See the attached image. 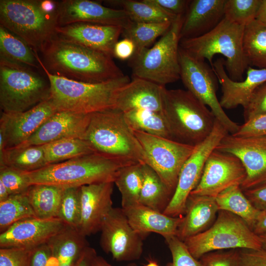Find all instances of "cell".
I'll return each mask as SVG.
<instances>
[{"instance_id":"cell-26","label":"cell","mask_w":266,"mask_h":266,"mask_svg":"<svg viewBox=\"0 0 266 266\" xmlns=\"http://www.w3.org/2000/svg\"><path fill=\"white\" fill-rule=\"evenodd\" d=\"M122 208L131 226L143 237L151 233L165 239L176 236L183 217L169 216L140 203Z\"/></svg>"},{"instance_id":"cell-14","label":"cell","mask_w":266,"mask_h":266,"mask_svg":"<svg viewBox=\"0 0 266 266\" xmlns=\"http://www.w3.org/2000/svg\"><path fill=\"white\" fill-rule=\"evenodd\" d=\"M100 231L101 248L115 261L132 262L140 258L144 237L132 228L122 208L113 207Z\"/></svg>"},{"instance_id":"cell-25","label":"cell","mask_w":266,"mask_h":266,"mask_svg":"<svg viewBox=\"0 0 266 266\" xmlns=\"http://www.w3.org/2000/svg\"><path fill=\"white\" fill-rule=\"evenodd\" d=\"M226 1L191 0L184 16L181 39L201 36L215 28L224 18Z\"/></svg>"},{"instance_id":"cell-39","label":"cell","mask_w":266,"mask_h":266,"mask_svg":"<svg viewBox=\"0 0 266 266\" xmlns=\"http://www.w3.org/2000/svg\"><path fill=\"white\" fill-rule=\"evenodd\" d=\"M172 23H143L131 21L123 29L125 38L130 39L135 45V53L147 48L157 37L163 35Z\"/></svg>"},{"instance_id":"cell-45","label":"cell","mask_w":266,"mask_h":266,"mask_svg":"<svg viewBox=\"0 0 266 266\" xmlns=\"http://www.w3.org/2000/svg\"><path fill=\"white\" fill-rule=\"evenodd\" d=\"M34 249L0 248V266H31Z\"/></svg>"},{"instance_id":"cell-33","label":"cell","mask_w":266,"mask_h":266,"mask_svg":"<svg viewBox=\"0 0 266 266\" xmlns=\"http://www.w3.org/2000/svg\"><path fill=\"white\" fill-rule=\"evenodd\" d=\"M219 210L232 213L241 218L253 230L260 211L244 195L240 185L231 186L216 198Z\"/></svg>"},{"instance_id":"cell-47","label":"cell","mask_w":266,"mask_h":266,"mask_svg":"<svg viewBox=\"0 0 266 266\" xmlns=\"http://www.w3.org/2000/svg\"><path fill=\"white\" fill-rule=\"evenodd\" d=\"M243 108L245 122L266 113V82L255 90Z\"/></svg>"},{"instance_id":"cell-17","label":"cell","mask_w":266,"mask_h":266,"mask_svg":"<svg viewBox=\"0 0 266 266\" xmlns=\"http://www.w3.org/2000/svg\"><path fill=\"white\" fill-rule=\"evenodd\" d=\"M58 112L51 99L27 111L1 112L0 118V153L27 141L51 116Z\"/></svg>"},{"instance_id":"cell-48","label":"cell","mask_w":266,"mask_h":266,"mask_svg":"<svg viewBox=\"0 0 266 266\" xmlns=\"http://www.w3.org/2000/svg\"><path fill=\"white\" fill-rule=\"evenodd\" d=\"M233 135L238 137L266 135V113L245 121Z\"/></svg>"},{"instance_id":"cell-53","label":"cell","mask_w":266,"mask_h":266,"mask_svg":"<svg viewBox=\"0 0 266 266\" xmlns=\"http://www.w3.org/2000/svg\"><path fill=\"white\" fill-rule=\"evenodd\" d=\"M50 254L51 251L47 243L35 248L32 255L31 266H47Z\"/></svg>"},{"instance_id":"cell-31","label":"cell","mask_w":266,"mask_h":266,"mask_svg":"<svg viewBox=\"0 0 266 266\" xmlns=\"http://www.w3.org/2000/svg\"><path fill=\"white\" fill-rule=\"evenodd\" d=\"M142 170L143 182L139 203L163 213L168 205L173 193L149 166L143 164Z\"/></svg>"},{"instance_id":"cell-13","label":"cell","mask_w":266,"mask_h":266,"mask_svg":"<svg viewBox=\"0 0 266 266\" xmlns=\"http://www.w3.org/2000/svg\"><path fill=\"white\" fill-rule=\"evenodd\" d=\"M228 134L227 130L216 119L211 133L195 146L193 152L182 166L175 190L164 214L173 217L183 216L188 197L200 179L207 158Z\"/></svg>"},{"instance_id":"cell-24","label":"cell","mask_w":266,"mask_h":266,"mask_svg":"<svg viewBox=\"0 0 266 266\" xmlns=\"http://www.w3.org/2000/svg\"><path fill=\"white\" fill-rule=\"evenodd\" d=\"M89 121V114L70 111L57 112L27 141L18 146L43 145L65 138H83Z\"/></svg>"},{"instance_id":"cell-34","label":"cell","mask_w":266,"mask_h":266,"mask_svg":"<svg viewBox=\"0 0 266 266\" xmlns=\"http://www.w3.org/2000/svg\"><path fill=\"white\" fill-rule=\"evenodd\" d=\"M123 113L126 122L133 131L174 140L164 113L147 110H133Z\"/></svg>"},{"instance_id":"cell-50","label":"cell","mask_w":266,"mask_h":266,"mask_svg":"<svg viewBox=\"0 0 266 266\" xmlns=\"http://www.w3.org/2000/svg\"><path fill=\"white\" fill-rule=\"evenodd\" d=\"M145 0L177 16H184L191 2V0Z\"/></svg>"},{"instance_id":"cell-4","label":"cell","mask_w":266,"mask_h":266,"mask_svg":"<svg viewBox=\"0 0 266 266\" xmlns=\"http://www.w3.org/2000/svg\"><path fill=\"white\" fill-rule=\"evenodd\" d=\"M42 69L49 81L50 99L58 112L89 114L114 108L116 92L131 80L125 75L104 82H83L54 75Z\"/></svg>"},{"instance_id":"cell-9","label":"cell","mask_w":266,"mask_h":266,"mask_svg":"<svg viewBox=\"0 0 266 266\" xmlns=\"http://www.w3.org/2000/svg\"><path fill=\"white\" fill-rule=\"evenodd\" d=\"M183 18L178 16L152 47L133 54L130 63L133 78L163 86L180 79L179 50Z\"/></svg>"},{"instance_id":"cell-52","label":"cell","mask_w":266,"mask_h":266,"mask_svg":"<svg viewBox=\"0 0 266 266\" xmlns=\"http://www.w3.org/2000/svg\"><path fill=\"white\" fill-rule=\"evenodd\" d=\"M135 52V45L130 39L124 38L118 41L113 50V56L125 60L132 58Z\"/></svg>"},{"instance_id":"cell-49","label":"cell","mask_w":266,"mask_h":266,"mask_svg":"<svg viewBox=\"0 0 266 266\" xmlns=\"http://www.w3.org/2000/svg\"><path fill=\"white\" fill-rule=\"evenodd\" d=\"M240 266H266V249H239Z\"/></svg>"},{"instance_id":"cell-12","label":"cell","mask_w":266,"mask_h":266,"mask_svg":"<svg viewBox=\"0 0 266 266\" xmlns=\"http://www.w3.org/2000/svg\"><path fill=\"white\" fill-rule=\"evenodd\" d=\"M133 132L143 149L145 164L158 174L173 194L181 169L195 146L140 132Z\"/></svg>"},{"instance_id":"cell-46","label":"cell","mask_w":266,"mask_h":266,"mask_svg":"<svg viewBox=\"0 0 266 266\" xmlns=\"http://www.w3.org/2000/svg\"><path fill=\"white\" fill-rule=\"evenodd\" d=\"M199 260L202 266H240L239 249L210 252Z\"/></svg>"},{"instance_id":"cell-6","label":"cell","mask_w":266,"mask_h":266,"mask_svg":"<svg viewBox=\"0 0 266 266\" xmlns=\"http://www.w3.org/2000/svg\"><path fill=\"white\" fill-rule=\"evenodd\" d=\"M83 139L97 152L129 161L145 164L144 152L124 113L111 108L89 114Z\"/></svg>"},{"instance_id":"cell-28","label":"cell","mask_w":266,"mask_h":266,"mask_svg":"<svg viewBox=\"0 0 266 266\" xmlns=\"http://www.w3.org/2000/svg\"><path fill=\"white\" fill-rule=\"evenodd\" d=\"M60 266H74L84 250L89 246L86 236L75 228L67 226L47 243Z\"/></svg>"},{"instance_id":"cell-16","label":"cell","mask_w":266,"mask_h":266,"mask_svg":"<svg viewBox=\"0 0 266 266\" xmlns=\"http://www.w3.org/2000/svg\"><path fill=\"white\" fill-rule=\"evenodd\" d=\"M246 176L245 168L235 156L215 149L205 164L200 179L192 195L216 198L234 185H241Z\"/></svg>"},{"instance_id":"cell-11","label":"cell","mask_w":266,"mask_h":266,"mask_svg":"<svg viewBox=\"0 0 266 266\" xmlns=\"http://www.w3.org/2000/svg\"><path fill=\"white\" fill-rule=\"evenodd\" d=\"M180 79L184 86L210 110L229 133L233 134L240 125L225 112L218 100L216 91L218 79L213 69L204 61L192 57L179 47Z\"/></svg>"},{"instance_id":"cell-10","label":"cell","mask_w":266,"mask_h":266,"mask_svg":"<svg viewBox=\"0 0 266 266\" xmlns=\"http://www.w3.org/2000/svg\"><path fill=\"white\" fill-rule=\"evenodd\" d=\"M192 255L199 260L214 251L262 248L260 237L241 218L228 211L219 210L213 224L205 231L184 241Z\"/></svg>"},{"instance_id":"cell-40","label":"cell","mask_w":266,"mask_h":266,"mask_svg":"<svg viewBox=\"0 0 266 266\" xmlns=\"http://www.w3.org/2000/svg\"><path fill=\"white\" fill-rule=\"evenodd\" d=\"M36 218L26 192L12 195L0 202V232L22 220Z\"/></svg>"},{"instance_id":"cell-18","label":"cell","mask_w":266,"mask_h":266,"mask_svg":"<svg viewBox=\"0 0 266 266\" xmlns=\"http://www.w3.org/2000/svg\"><path fill=\"white\" fill-rule=\"evenodd\" d=\"M58 27L76 23H90L125 27L131 21L124 9L105 6L90 0L57 1Z\"/></svg>"},{"instance_id":"cell-19","label":"cell","mask_w":266,"mask_h":266,"mask_svg":"<svg viewBox=\"0 0 266 266\" xmlns=\"http://www.w3.org/2000/svg\"><path fill=\"white\" fill-rule=\"evenodd\" d=\"M67 226L60 219L30 218L17 222L0 234V248L35 249L47 243Z\"/></svg>"},{"instance_id":"cell-57","label":"cell","mask_w":266,"mask_h":266,"mask_svg":"<svg viewBox=\"0 0 266 266\" xmlns=\"http://www.w3.org/2000/svg\"><path fill=\"white\" fill-rule=\"evenodd\" d=\"M91 266H113L108 263L103 258L97 255L94 258ZM125 266H138L134 262H131Z\"/></svg>"},{"instance_id":"cell-5","label":"cell","mask_w":266,"mask_h":266,"mask_svg":"<svg viewBox=\"0 0 266 266\" xmlns=\"http://www.w3.org/2000/svg\"><path fill=\"white\" fill-rule=\"evenodd\" d=\"M244 29V26L224 18L215 28L205 34L181 39L179 46L196 59L207 60L211 66L214 55H223L226 59L225 66L229 77L233 81H241L249 66L243 48Z\"/></svg>"},{"instance_id":"cell-44","label":"cell","mask_w":266,"mask_h":266,"mask_svg":"<svg viewBox=\"0 0 266 266\" xmlns=\"http://www.w3.org/2000/svg\"><path fill=\"white\" fill-rule=\"evenodd\" d=\"M170 251L172 261L166 266H202L199 260L194 258L183 241L176 236L165 239Z\"/></svg>"},{"instance_id":"cell-20","label":"cell","mask_w":266,"mask_h":266,"mask_svg":"<svg viewBox=\"0 0 266 266\" xmlns=\"http://www.w3.org/2000/svg\"><path fill=\"white\" fill-rule=\"evenodd\" d=\"M114 184L108 182L80 187V217L77 230L84 236L100 231L104 218L113 208Z\"/></svg>"},{"instance_id":"cell-43","label":"cell","mask_w":266,"mask_h":266,"mask_svg":"<svg viewBox=\"0 0 266 266\" xmlns=\"http://www.w3.org/2000/svg\"><path fill=\"white\" fill-rule=\"evenodd\" d=\"M0 181L10 195L25 193L31 186L25 172L4 166H0Z\"/></svg>"},{"instance_id":"cell-58","label":"cell","mask_w":266,"mask_h":266,"mask_svg":"<svg viewBox=\"0 0 266 266\" xmlns=\"http://www.w3.org/2000/svg\"><path fill=\"white\" fill-rule=\"evenodd\" d=\"M10 194L4 185L0 181V202L5 200Z\"/></svg>"},{"instance_id":"cell-3","label":"cell","mask_w":266,"mask_h":266,"mask_svg":"<svg viewBox=\"0 0 266 266\" xmlns=\"http://www.w3.org/2000/svg\"><path fill=\"white\" fill-rule=\"evenodd\" d=\"M57 1L0 0V26L40 52L56 34Z\"/></svg>"},{"instance_id":"cell-23","label":"cell","mask_w":266,"mask_h":266,"mask_svg":"<svg viewBox=\"0 0 266 266\" xmlns=\"http://www.w3.org/2000/svg\"><path fill=\"white\" fill-rule=\"evenodd\" d=\"M165 90V86L133 78L116 92L114 108L123 112L147 110L163 113Z\"/></svg>"},{"instance_id":"cell-41","label":"cell","mask_w":266,"mask_h":266,"mask_svg":"<svg viewBox=\"0 0 266 266\" xmlns=\"http://www.w3.org/2000/svg\"><path fill=\"white\" fill-rule=\"evenodd\" d=\"M261 0H226L224 18L245 27L256 20Z\"/></svg>"},{"instance_id":"cell-2","label":"cell","mask_w":266,"mask_h":266,"mask_svg":"<svg viewBox=\"0 0 266 266\" xmlns=\"http://www.w3.org/2000/svg\"><path fill=\"white\" fill-rule=\"evenodd\" d=\"M136 163L95 152L25 172L30 184H48L64 188L114 182L124 166Z\"/></svg>"},{"instance_id":"cell-21","label":"cell","mask_w":266,"mask_h":266,"mask_svg":"<svg viewBox=\"0 0 266 266\" xmlns=\"http://www.w3.org/2000/svg\"><path fill=\"white\" fill-rule=\"evenodd\" d=\"M225 61L223 58H218L212 66L221 85L220 104L223 108L227 109H233L239 105L244 108L255 90L266 82V68H254L249 66L245 78L242 81H236L228 76Z\"/></svg>"},{"instance_id":"cell-30","label":"cell","mask_w":266,"mask_h":266,"mask_svg":"<svg viewBox=\"0 0 266 266\" xmlns=\"http://www.w3.org/2000/svg\"><path fill=\"white\" fill-rule=\"evenodd\" d=\"M0 166L24 172L39 169L46 166L43 145L17 146L0 153Z\"/></svg>"},{"instance_id":"cell-8","label":"cell","mask_w":266,"mask_h":266,"mask_svg":"<svg viewBox=\"0 0 266 266\" xmlns=\"http://www.w3.org/2000/svg\"><path fill=\"white\" fill-rule=\"evenodd\" d=\"M46 74L0 58V107L2 112L27 111L50 97Z\"/></svg>"},{"instance_id":"cell-38","label":"cell","mask_w":266,"mask_h":266,"mask_svg":"<svg viewBox=\"0 0 266 266\" xmlns=\"http://www.w3.org/2000/svg\"><path fill=\"white\" fill-rule=\"evenodd\" d=\"M119 4L125 10L131 20L137 23H173L178 17L145 0H121L110 1Z\"/></svg>"},{"instance_id":"cell-42","label":"cell","mask_w":266,"mask_h":266,"mask_svg":"<svg viewBox=\"0 0 266 266\" xmlns=\"http://www.w3.org/2000/svg\"><path fill=\"white\" fill-rule=\"evenodd\" d=\"M80 187L65 188L57 218L77 229L80 217Z\"/></svg>"},{"instance_id":"cell-27","label":"cell","mask_w":266,"mask_h":266,"mask_svg":"<svg viewBox=\"0 0 266 266\" xmlns=\"http://www.w3.org/2000/svg\"><path fill=\"white\" fill-rule=\"evenodd\" d=\"M218 211L215 198L190 195L176 236L184 241L205 231L214 222Z\"/></svg>"},{"instance_id":"cell-59","label":"cell","mask_w":266,"mask_h":266,"mask_svg":"<svg viewBox=\"0 0 266 266\" xmlns=\"http://www.w3.org/2000/svg\"><path fill=\"white\" fill-rule=\"evenodd\" d=\"M47 266H60L58 259L51 252L47 261Z\"/></svg>"},{"instance_id":"cell-37","label":"cell","mask_w":266,"mask_h":266,"mask_svg":"<svg viewBox=\"0 0 266 266\" xmlns=\"http://www.w3.org/2000/svg\"><path fill=\"white\" fill-rule=\"evenodd\" d=\"M46 166L97 152L81 138H65L43 145Z\"/></svg>"},{"instance_id":"cell-15","label":"cell","mask_w":266,"mask_h":266,"mask_svg":"<svg viewBox=\"0 0 266 266\" xmlns=\"http://www.w3.org/2000/svg\"><path fill=\"white\" fill-rule=\"evenodd\" d=\"M215 149L233 155L242 162L246 172L240 185L242 191L266 184V135L238 137L229 133Z\"/></svg>"},{"instance_id":"cell-54","label":"cell","mask_w":266,"mask_h":266,"mask_svg":"<svg viewBox=\"0 0 266 266\" xmlns=\"http://www.w3.org/2000/svg\"><path fill=\"white\" fill-rule=\"evenodd\" d=\"M97 255L96 250L89 246L83 251L74 266H91L94 258Z\"/></svg>"},{"instance_id":"cell-56","label":"cell","mask_w":266,"mask_h":266,"mask_svg":"<svg viewBox=\"0 0 266 266\" xmlns=\"http://www.w3.org/2000/svg\"><path fill=\"white\" fill-rule=\"evenodd\" d=\"M256 20L266 27V0H261Z\"/></svg>"},{"instance_id":"cell-60","label":"cell","mask_w":266,"mask_h":266,"mask_svg":"<svg viewBox=\"0 0 266 266\" xmlns=\"http://www.w3.org/2000/svg\"><path fill=\"white\" fill-rule=\"evenodd\" d=\"M259 236L262 242V248L266 249V233Z\"/></svg>"},{"instance_id":"cell-51","label":"cell","mask_w":266,"mask_h":266,"mask_svg":"<svg viewBox=\"0 0 266 266\" xmlns=\"http://www.w3.org/2000/svg\"><path fill=\"white\" fill-rule=\"evenodd\" d=\"M243 191L255 208L259 211L266 210V184Z\"/></svg>"},{"instance_id":"cell-35","label":"cell","mask_w":266,"mask_h":266,"mask_svg":"<svg viewBox=\"0 0 266 266\" xmlns=\"http://www.w3.org/2000/svg\"><path fill=\"white\" fill-rule=\"evenodd\" d=\"M243 48L249 66L266 68V27L256 20L246 25Z\"/></svg>"},{"instance_id":"cell-22","label":"cell","mask_w":266,"mask_h":266,"mask_svg":"<svg viewBox=\"0 0 266 266\" xmlns=\"http://www.w3.org/2000/svg\"><path fill=\"white\" fill-rule=\"evenodd\" d=\"M122 32L120 26L90 23H76L56 29L57 36L112 57Z\"/></svg>"},{"instance_id":"cell-7","label":"cell","mask_w":266,"mask_h":266,"mask_svg":"<svg viewBox=\"0 0 266 266\" xmlns=\"http://www.w3.org/2000/svg\"><path fill=\"white\" fill-rule=\"evenodd\" d=\"M163 113L174 140L196 146L211 133L216 118L207 106L188 90H167Z\"/></svg>"},{"instance_id":"cell-29","label":"cell","mask_w":266,"mask_h":266,"mask_svg":"<svg viewBox=\"0 0 266 266\" xmlns=\"http://www.w3.org/2000/svg\"><path fill=\"white\" fill-rule=\"evenodd\" d=\"M64 190L52 185H31L26 193L36 217L41 219L57 218Z\"/></svg>"},{"instance_id":"cell-32","label":"cell","mask_w":266,"mask_h":266,"mask_svg":"<svg viewBox=\"0 0 266 266\" xmlns=\"http://www.w3.org/2000/svg\"><path fill=\"white\" fill-rule=\"evenodd\" d=\"M24 41L0 26V58L38 69L37 54Z\"/></svg>"},{"instance_id":"cell-61","label":"cell","mask_w":266,"mask_h":266,"mask_svg":"<svg viewBox=\"0 0 266 266\" xmlns=\"http://www.w3.org/2000/svg\"><path fill=\"white\" fill-rule=\"evenodd\" d=\"M145 266H160L157 261L150 259L148 261L147 264Z\"/></svg>"},{"instance_id":"cell-36","label":"cell","mask_w":266,"mask_h":266,"mask_svg":"<svg viewBox=\"0 0 266 266\" xmlns=\"http://www.w3.org/2000/svg\"><path fill=\"white\" fill-rule=\"evenodd\" d=\"M142 164L136 163L122 167L114 180L121 195L122 208L139 203L143 182Z\"/></svg>"},{"instance_id":"cell-1","label":"cell","mask_w":266,"mask_h":266,"mask_svg":"<svg viewBox=\"0 0 266 266\" xmlns=\"http://www.w3.org/2000/svg\"><path fill=\"white\" fill-rule=\"evenodd\" d=\"M37 57L41 68L51 74L87 83H101L125 74L112 57L65 40L56 34Z\"/></svg>"},{"instance_id":"cell-55","label":"cell","mask_w":266,"mask_h":266,"mask_svg":"<svg viewBox=\"0 0 266 266\" xmlns=\"http://www.w3.org/2000/svg\"><path fill=\"white\" fill-rule=\"evenodd\" d=\"M253 231L258 235L266 233V210L260 211Z\"/></svg>"}]
</instances>
